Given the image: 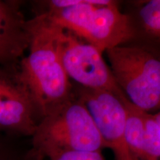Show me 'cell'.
<instances>
[{"instance_id": "obj_1", "label": "cell", "mask_w": 160, "mask_h": 160, "mask_svg": "<svg viewBox=\"0 0 160 160\" xmlns=\"http://www.w3.org/2000/svg\"><path fill=\"white\" fill-rule=\"evenodd\" d=\"M30 42L18 75L31 96L39 123L74 96L58 49L59 27L44 14L28 20Z\"/></svg>"}, {"instance_id": "obj_2", "label": "cell", "mask_w": 160, "mask_h": 160, "mask_svg": "<svg viewBox=\"0 0 160 160\" xmlns=\"http://www.w3.org/2000/svg\"><path fill=\"white\" fill-rule=\"evenodd\" d=\"M51 22L94 46L100 52L125 45L137 37L131 16L111 0H85L80 5L37 13Z\"/></svg>"}, {"instance_id": "obj_3", "label": "cell", "mask_w": 160, "mask_h": 160, "mask_svg": "<svg viewBox=\"0 0 160 160\" xmlns=\"http://www.w3.org/2000/svg\"><path fill=\"white\" fill-rule=\"evenodd\" d=\"M31 144L41 151L102 152L106 148L94 119L76 93L39 122Z\"/></svg>"}, {"instance_id": "obj_4", "label": "cell", "mask_w": 160, "mask_h": 160, "mask_svg": "<svg viewBox=\"0 0 160 160\" xmlns=\"http://www.w3.org/2000/svg\"><path fill=\"white\" fill-rule=\"evenodd\" d=\"M118 86L133 105L148 113L160 111V57L141 45L117 46L105 52Z\"/></svg>"}, {"instance_id": "obj_5", "label": "cell", "mask_w": 160, "mask_h": 160, "mask_svg": "<svg viewBox=\"0 0 160 160\" xmlns=\"http://www.w3.org/2000/svg\"><path fill=\"white\" fill-rule=\"evenodd\" d=\"M58 49L68 77L83 88L110 92L121 99L125 95L111 70L94 46L59 27Z\"/></svg>"}, {"instance_id": "obj_6", "label": "cell", "mask_w": 160, "mask_h": 160, "mask_svg": "<svg viewBox=\"0 0 160 160\" xmlns=\"http://www.w3.org/2000/svg\"><path fill=\"white\" fill-rule=\"evenodd\" d=\"M76 95L93 117L106 148L112 151L115 160H138L130 148L125 136L126 111L124 99L110 92L77 87Z\"/></svg>"}, {"instance_id": "obj_7", "label": "cell", "mask_w": 160, "mask_h": 160, "mask_svg": "<svg viewBox=\"0 0 160 160\" xmlns=\"http://www.w3.org/2000/svg\"><path fill=\"white\" fill-rule=\"evenodd\" d=\"M38 124L33 101L18 75V65H0V134L32 137Z\"/></svg>"}, {"instance_id": "obj_8", "label": "cell", "mask_w": 160, "mask_h": 160, "mask_svg": "<svg viewBox=\"0 0 160 160\" xmlns=\"http://www.w3.org/2000/svg\"><path fill=\"white\" fill-rule=\"evenodd\" d=\"M30 42L28 20L17 1L0 0V65L15 67Z\"/></svg>"}, {"instance_id": "obj_9", "label": "cell", "mask_w": 160, "mask_h": 160, "mask_svg": "<svg viewBox=\"0 0 160 160\" xmlns=\"http://www.w3.org/2000/svg\"><path fill=\"white\" fill-rule=\"evenodd\" d=\"M137 17L140 31L160 43V0L144 2L138 9Z\"/></svg>"}, {"instance_id": "obj_10", "label": "cell", "mask_w": 160, "mask_h": 160, "mask_svg": "<svg viewBox=\"0 0 160 160\" xmlns=\"http://www.w3.org/2000/svg\"><path fill=\"white\" fill-rule=\"evenodd\" d=\"M145 160H160V127L152 113L143 111Z\"/></svg>"}, {"instance_id": "obj_11", "label": "cell", "mask_w": 160, "mask_h": 160, "mask_svg": "<svg viewBox=\"0 0 160 160\" xmlns=\"http://www.w3.org/2000/svg\"><path fill=\"white\" fill-rule=\"evenodd\" d=\"M39 151L42 153L45 160H106L102 153L99 151H71L59 150Z\"/></svg>"}, {"instance_id": "obj_12", "label": "cell", "mask_w": 160, "mask_h": 160, "mask_svg": "<svg viewBox=\"0 0 160 160\" xmlns=\"http://www.w3.org/2000/svg\"><path fill=\"white\" fill-rule=\"evenodd\" d=\"M7 136L0 134V160H17L22 153H20Z\"/></svg>"}, {"instance_id": "obj_13", "label": "cell", "mask_w": 160, "mask_h": 160, "mask_svg": "<svg viewBox=\"0 0 160 160\" xmlns=\"http://www.w3.org/2000/svg\"><path fill=\"white\" fill-rule=\"evenodd\" d=\"M25 156L27 160H45L42 153L33 147L25 152Z\"/></svg>"}, {"instance_id": "obj_14", "label": "cell", "mask_w": 160, "mask_h": 160, "mask_svg": "<svg viewBox=\"0 0 160 160\" xmlns=\"http://www.w3.org/2000/svg\"><path fill=\"white\" fill-rule=\"evenodd\" d=\"M153 116H154L156 120H157V122L159 124V127H160V111H158L157 113H153Z\"/></svg>"}, {"instance_id": "obj_15", "label": "cell", "mask_w": 160, "mask_h": 160, "mask_svg": "<svg viewBox=\"0 0 160 160\" xmlns=\"http://www.w3.org/2000/svg\"><path fill=\"white\" fill-rule=\"evenodd\" d=\"M17 160H27V158H26V156H25V153H22V154L21 155V157H20Z\"/></svg>"}]
</instances>
